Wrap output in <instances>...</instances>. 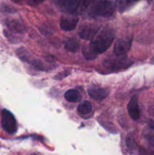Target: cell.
Here are the masks:
<instances>
[{
    "label": "cell",
    "instance_id": "cell-6",
    "mask_svg": "<svg viewBox=\"0 0 154 155\" xmlns=\"http://www.w3.org/2000/svg\"><path fill=\"white\" fill-rule=\"evenodd\" d=\"M131 46V39L123 38L118 39L113 46V53L116 57H123L128 53Z\"/></svg>",
    "mask_w": 154,
    "mask_h": 155
},
{
    "label": "cell",
    "instance_id": "cell-10",
    "mask_svg": "<svg viewBox=\"0 0 154 155\" xmlns=\"http://www.w3.org/2000/svg\"><path fill=\"white\" fill-rule=\"evenodd\" d=\"M128 111L131 119L134 120H139L140 116V109H139L137 98L136 96L132 97L130 99L128 104Z\"/></svg>",
    "mask_w": 154,
    "mask_h": 155
},
{
    "label": "cell",
    "instance_id": "cell-7",
    "mask_svg": "<svg viewBox=\"0 0 154 155\" xmlns=\"http://www.w3.org/2000/svg\"><path fill=\"white\" fill-rule=\"evenodd\" d=\"M78 22L79 18L76 15H67L66 16H63L60 20V28L65 31H70L76 27Z\"/></svg>",
    "mask_w": 154,
    "mask_h": 155
},
{
    "label": "cell",
    "instance_id": "cell-12",
    "mask_svg": "<svg viewBox=\"0 0 154 155\" xmlns=\"http://www.w3.org/2000/svg\"><path fill=\"white\" fill-rule=\"evenodd\" d=\"M79 46L80 42L76 39H74V38L66 40L64 44L65 49L66 51H69V52H75V51H77L79 48Z\"/></svg>",
    "mask_w": 154,
    "mask_h": 155
},
{
    "label": "cell",
    "instance_id": "cell-1",
    "mask_svg": "<svg viewBox=\"0 0 154 155\" xmlns=\"http://www.w3.org/2000/svg\"><path fill=\"white\" fill-rule=\"evenodd\" d=\"M113 33L110 30H104L92 40L90 45L83 48V54L88 60L94 59L98 54H101L107 51L113 43Z\"/></svg>",
    "mask_w": 154,
    "mask_h": 155
},
{
    "label": "cell",
    "instance_id": "cell-11",
    "mask_svg": "<svg viewBox=\"0 0 154 155\" xmlns=\"http://www.w3.org/2000/svg\"><path fill=\"white\" fill-rule=\"evenodd\" d=\"M64 98L69 102L76 103L82 100V95L76 89H69L64 94Z\"/></svg>",
    "mask_w": 154,
    "mask_h": 155
},
{
    "label": "cell",
    "instance_id": "cell-13",
    "mask_svg": "<svg viewBox=\"0 0 154 155\" xmlns=\"http://www.w3.org/2000/svg\"><path fill=\"white\" fill-rule=\"evenodd\" d=\"M92 110V104L90 101H84L80 103L78 106V110L79 114L81 115H87L89 113H91Z\"/></svg>",
    "mask_w": 154,
    "mask_h": 155
},
{
    "label": "cell",
    "instance_id": "cell-8",
    "mask_svg": "<svg viewBox=\"0 0 154 155\" xmlns=\"http://www.w3.org/2000/svg\"><path fill=\"white\" fill-rule=\"evenodd\" d=\"M98 30H99L98 27L88 24V25L83 26L80 28L79 31V35L82 39H85V40H91L98 33Z\"/></svg>",
    "mask_w": 154,
    "mask_h": 155
},
{
    "label": "cell",
    "instance_id": "cell-17",
    "mask_svg": "<svg viewBox=\"0 0 154 155\" xmlns=\"http://www.w3.org/2000/svg\"><path fill=\"white\" fill-rule=\"evenodd\" d=\"M30 1H31L32 2L39 3V2H42V1H43V0H30Z\"/></svg>",
    "mask_w": 154,
    "mask_h": 155
},
{
    "label": "cell",
    "instance_id": "cell-9",
    "mask_svg": "<svg viewBox=\"0 0 154 155\" xmlns=\"http://www.w3.org/2000/svg\"><path fill=\"white\" fill-rule=\"evenodd\" d=\"M88 92L91 98L93 99L96 100V101H102L108 96L110 91L106 88L92 86V87L89 88Z\"/></svg>",
    "mask_w": 154,
    "mask_h": 155
},
{
    "label": "cell",
    "instance_id": "cell-4",
    "mask_svg": "<svg viewBox=\"0 0 154 155\" xmlns=\"http://www.w3.org/2000/svg\"><path fill=\"white\" fill-rule=\"evenodd\" d=\"M131 64H132V61L125 58V56L116 57L111 59H106L104 62V65L106 68L115 71L125 69L126 68L131 66Z\"/></svg>",
    "mask_w": 154,
    "mask_h": 155
},
{
    "label": "cell",
    "instance_id": "cell-14",
    "mask_svg": "<svg viewBox=\"0 0 154 155\" xmlns=\"http://www.w3.org/2000/svg\"><path fill=\"white\" fill-rule=\"evenodd\" d=\"M139 0H118L117 1V7L119 12H122L124 11L127 10L129 7H131L133 4Z\"/></svg>",
    "mask_w": 154,
    "mask_h": 155
},
{
    "label": "cell",
    "instance_id": "cell-5",
    "mask_svg": "<svg viewBox=\"0 0 154 155\" xmlns=\"http://www.w3.org/2000/svg\"><path fill=\"white\" fill-rule=\"evenodd\" d=\"M2 127L8 134H14L18 130L17 122L14 115L7 110L2 111Z\"/></svg>",
    "mask_w": 154,
    "mask_h": 155
},
{
    "label": "cell",
    "instance_id": "cell-16",
    "mask_svg": "<svg viewBox=\"0 0 154 155\" xmlns=\"http://www.w3.org/2000/svg\"><path fill=\"white\" fill-rule=\"evenodd\" d=\"M149 126L152 129H154V121L151 120H150L149 121Z\"/></svg>",
    "mask_w": 154,
    "mask_h": 155
},
{
    "label": "cell",
    "instance_id": "cell-3",
    "mask_svg": "<svg viewBox=\"0 0 154 155\" xmlns=\"http://www.w3.org/2000/svg\"><path fill=\"white\" fill-rule=\"evenodd\" d=\"M116 5L110 0H95L89 8V12L92 16L107 18L114 13Z\"/></svg>",
    "mask_w": 154,
    "mask_h": 155
},
{
    "label": "cell",
    "instance_id": "cell-15",
    "mask_svg": "<svg viewBox=\"0 0 154 155\" xmlns=\"http://www.w3.org/2000/svg\"><path fill=\"white\" fill-rule=\"evenodd\" d=\"M8 27L13 31L17 32V33H23L24 31V27L18 22H11L8 24Z\"/></svg>",
    "mask_w": 154,
    "mask_h": 155
},
{
    "label": "cell",
    "instance_id": "cell-2",
    "mask_svg": "<svg viewBox=\"0 0 154 155\" xmlns=\"http://www.w3.org/2000/svg\"><path fill=\"white\" fill-rule=\"evenodd\" d=\"M95 0H55L57 8L66 15L82 14L90 8Z\"/></svg>",
    "mask_w": 154,
    "mask_h": 155
}]
</instances>
